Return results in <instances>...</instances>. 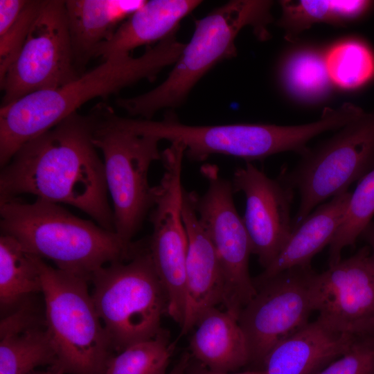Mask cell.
Listing matches in <instances>:
<instances>
[{"label":"cell","instance_id":"obj_1","mask_svg":"<svg viewBox=\"0 0 374 374\" xmlns=\"http://www.w3.org/2000/svg\"><path fill=\"white\" fill-rule=\"evenodd\" d=\"M94 118L71 114L30 140L0 174V200L31 194L71 205L114 231L105 166L93 142Z\"/></svg>","mask_w":374,"mask_h":374},{"label":"cell","instance_id":"obj_2","mask_svg":"<svg viewBox=\"0 0 374 374\" xmlns=\"http://www.w3.org/2000/svg\"><path fill=\"white\" fill-rule=\"evenodd\" d=\"M185 44L176 33L139 57L116 55L55 89L28 94L0 109V166H6L26 143L51 129L87 101L118 92L143 79L154 80L175 64Z\"/></svg>","mask_w":374,"mask_h":374},{"label":"cell","instance_id":"obj_3","mask_svg":"<svg viewBox=\"0 0 374 374\" xmlns=\"http://www.w3.org/2000/svg\"><path fill=\"white\" fill-rule=\"evenodd\" d=\"M1 233L15 238L28 251L52 261L57 269L89 280L109 263L127 261L143 244L122 239L58 204L36 198L0 200Z\"/></svg>","mask_w":374,"mask_h":374},{"label":"cell","instance_id":"obj_4","mask_svg":"<svg viewBox=\"0 0 374 374\" xmlns=\"http://www.w3.org/2000/svg\"><path fill=\"white\" fill-rule=\"evenodd\" d=\"M272 1L234 0L196 20L193 35L166 80L140 96L116 100L132 116L151 120L159 110L180 106L197 82L216 64L237 55L235 39L247 26L260 39L269 36Z\"/></svg>","mask_w":374,"mask_h":374},{"label":"cell","instance_id":"obj_5","mask_svg":"<svg viewBox=\"0 0 374 374\" xmlns=\"http://www.w3.org/2000/svg\"><path fill=\"white\" fill-rule=\"evenodd\" d=\"M45 319L55 374H105L114 351L84 278L39 258Z\"/></svg>","mask_w":374,"mask_h":374},{"label":"cell","instance_id":"obj_6","mask_svg":"<svg viewBox=\"0 0 374 374\" xmlns=\"http://www.w3.org/2000/svg\"><path fill=\"white\" fill-rule=\"evenodd\" d=\"M91 297L114 352L155 337L167 314L168 298L148 240L127 261L114 262L90 278Z\"/></svg>","mask_w":374,"mask_h":374},{"label":"cell","instance_id":"obj_7","mask_svg":"<svg viewBox=\"0 0 374 374\" xmlns=\"http://www.w3.org/2000/svg\"><path fill=\"white\" fill-rule=\"evenodd\" d=\"M91 112L93 142L103 155L114 231L131 242L154 206V186L149 184L148 172L152 162L161 159V141L127 127L106 104H98Z\"/></svg>","mask_w":374,"mask_h":374},{"label":"cell","instance_id":"obj_8","mask_svg":"<svg viewBox=\"0 0 374 374\" xmlns=\"http://www.w3.org/2000/svg\"><path fill=\"white\" fill-rule=\"evenodd\" d=\"M136 130L160 141H179L185 147V157L202 161L213 154H223L247 162L262 160L284 152L301 157L314 137L331 130L330 121L321 117L317 121L299 125L236 123L190 125L180 122L175 115L166 114L161 121L136 120Z\"/></svg>","mask_w":374,"mask_h":374},{"label":"cell","instance_id":"obj_9","mask_svg":"<svg viewBox=\"0 0 374 374\" xmlns=\"http://www.w3.org/2000/svg\"><path fill=\"white\" fill-rule=\"evenodd\" d=\"M279 177L299 190L301 202L292 230L329 197L348 191L374 163V113H364L301 157Z\"/></svg>","mask_w":374,"mask_h":374},{"label":"cell","instance_id":"obj_10","mask_svg":"<svg viewBox=\"0 0 374 374\" xmlns=\"http://www.w3.org/2000/svg\"><path fill=\"white\" fill-rule=\"evenodd\" d=\"M200 172L208 185L203 195L193 191L195 209L215 251L224 285L222 305L238 319L257 292L249 269L251 241L234 204L231 181L215 164L202 165Z\"/></svg>","mask_w":374,"mask_h":374},{"label":"cell","instance_id":"obj_11","mask_svg":"<svg viewBox=\"0 0 374 374\" xmlns=\"http://www.w3.org/2000/svg\"><path fill=\"white\" fill-rule=\"evenodd\" d=\"M315 275L310 265L253 280L256 294L238 319L248 346L250 364L262 369L275 346L310 322V314L315 311Z\"/></svg>","mask_w":374,"mask_h":374},{"label":"cell","instance_id":"obj_12","mask_svg":"<svg viewBox=\"0 0 374 374\" xmlns=\"http://www.w3.org/2000/svg\"><path fill=\"white\" fill-rule=\"evenodd\" d=\"M65 1L45 0L17 59L0 80L2 105L77 79Z\"/></svg>","mask_w":374,"mask_h":374},{"label":"cell","instance_id":"obj_13","mask_svg":"<svg viewBox=\"0 0 374 374\" xmlns=\"http://www.w3.org/2000/svg\"><path fill=\"white\" fill-rule=\"evenodd\" d=\"M185 147L179 142L161 152L164 172L154 186V206L150 212L152 233L148 248L168 301L181 304L186 298L188 237L182 216L181 182Z\"/></svg>","mask_w":374,"mask_h":374},{"label":"cell","instance_id":"obj_14","mask_svg":"<svg viewBox=\"0 0 374 374\" xmlns=\"http://www.w3.org/2000/svg\"><path fill=\"white\" fill-rule=\"evenodd\" d=\"M315 311L330 330L360 335L374 330V257L364 247L314 277Z\"/></svg>","mask_w":374,"mask_h":374},{"label":"cell","instance_id":"obj_15","mask_svg":"<svg viewBox=\"0 0 374 374\" xmlns=\"http://www.w3.org/2000/svg\"><path fill=\"white\" fill-rule=\"evenodd\" d=\"M234 192H242L246 207L242 220L252 253L268 267L280 253L292 232L291 205L294 189L279 177L269 178L250 162L233 173Z\"/></svg>","mask_w":374,"mask_h":374},{"label":"cell","instance_id":"obj_16","mask_svg":"<svg viewBox=\"0 0 374 374\" xmlns=\"http://www.w3.org/2000/svg\"><path fill=\"white\" fill-rule=\"evenodd\" d=\"M182 216L188 237L186 307L181 335L193 330L206 310L222 304L224 285L213 245L194 206L193 191L183 193Z\"/></svg>","mask_w":374,"mask_h":374},{"label":"cell","instance_id":"obj_17","mask_svg":"<svg viewBox=\"0 0 374 374\" xmlns=\"http://www.w3.org/2000/svg\"><path fill=\"white\" fill-rule=\"evenodd\" d=\"M55 362L44 308L34 299L2 317L0 322V374H30Z\"/></svg>","mask_w":374,"mask_h":374},{"label":"cell","instance_id":"obj_18","mask_svg":"<svg viewBox=\"0 0 374 374\" xmlns=\"http://www.w3.org/2000/svg\"><path fill=\"white\" fill-rule=\"evenodd\" d=\"M356 335L332 331L317 319L275 346L262 369L265 374H314L342 355Z\"/></svg>","mask_w":374,"mask_h":374},{"label":"cell","instance_id":"obj_19","mask_svg":"<svg viewBox=\"0 0 374 374\" xmlns=\"http://www.w3.org/2000/svg\"><path fill=\"white\" fill-rule=\"evenodd\" d=\"M199 0H151L129 17L113 36L100 45L94 57L103 60L130 55L137 47L160 42L177 33L181 21L201 3Z\"/></svg>","mask_w":374,"mask_h":374},{"label":"cell","instance_id":"obj_20","mask_svg":"<svg viewBox=\"0 0 374 374\" xmlns=\"http://www.w3.org/2000/svg\"><path fill=\"white\" fill-rule=\"evenodd\" d=\"M144 0L65 1L69 30L76 66L94 57L97 48L145 2Z\"/></svg>","mask_w":374,"mask_h":374},{"label":"cell","instance_id":"obj_21","mask_svg":"<svg viewBox=\"0 0 374 374\" xmlns=\"http://www.w3.org/2000/svg\"><path fill=\"white\" fill-rule=\"evenodd\" d=\"M351 193L333 197L319 205L295 229L273 262L254 281L269 278L284 270L310 266L313 257L330 245L346 213Z\"/></svg>","mask_w":374,"mask_h":374},{"label":"cell","instance_id":"obj_22","mask_svg":"<svg viewBox=\"0 0 374 374\" xmlns=\"http://www.w3.org/2000/svg\"><path fill=\"white\" fill-rule=\"evenodd\" d=\"M190 337V355L209 369L234 371L250 364L244 335L236 318L213 308L197 320Z\"/></svg>","mask_w":374,"mask_h":374},{"label":"cell","instance_id":"obj_23","mask_svg":"<svg viewBox=\"0 0 374 374\" xmlns=\"http://www.w3.org/2000/svg\"><path fill=\"white\" fill-rule=\"evenodd\" d=\"M39 257L15 238L0 235V309L3 317L42 292Z\"/></svg>","mask_w":374,"mask_h":374},{"label":"cell","instance_id":"obj_24","mask_svg":"<svg viewBox=\"0 0 374 374\" xmlns=\"http://www.w3.org/2000/svg\"><path fill=\"white\" fill-rule=\"evenodd\" d=\"M278 25L285 37L293 40L302 31L316 23L344 24L357 19L371 8L373 2L364 0L281 1Z\"/></svg>","mask_w":374,"mask_h":374},{"label":"cell","instance_id":"obj_25","mask_svg":"<svg viewBox=\"0 0 374 374\" xmlns=\"http://www.w3.org/2000/svg\"><path fill=\"white\" fill-rule=\"evenodd\" d=\"M284 88L303 101H316L326 96L332 84L324 54L312 48H301L290 53L280 67Z\"/></svg>","mask_w":374,"mask_h":374},{"label":"cell","instance_id":"obj_26","mask_svg":"<svg viewBox=\"0 0 374 374\" xmlns=\"http://www.w3.org/2000/svg\"><path fill=\"white\" fill-rule=\"evenodd\" d=\"M330 82L344 89L359 88L374 78V53L358 39H347L324 53Z\"/></svg>","mask_w":374,"mask_h":374},{"label":"cell","instance_id":"obj_27","mask_svg":"<svg viewBox=\"0 0 374 374\" xmlns=\"http://www.w3.org/2000/svg\"><path fill=\"white\" fill-rule=\"evenodd\" d=\"M374 215V168L351 193L343 220L329 245V267L341 260V251L353 245L371 222Z\"/></svg>","mask_w":374,"mask_h":374},{"label":"cell","instance_id":"obj_28","mask_svg":"<svg viewBox=\"0 0 374 374\" xmlns=\"http://www.w3.org/2000/svg\"><path fill=\"white\" fill-rule=\"evenodd\" d=\"M174 349L168 334L162 329L155 337L113 355L105 374H166Z\"/></svg>","mask_w":374,"mask_h":374},{"label":"cell","instance_id":"obj_29","mask_svg":"<svg viewBox=\"0 0 374 374\" xmlns=\"http://www.w3.org/2000/svg\"><path fill=\"white\" fill-rule=\"evenodd\" d=\"M42 3L43 1H28L17 19L0 35V80L20 54Z\"/></svg>","mask_w":374,"mask_h":374},{"label":"cell","instance_id":"obj_30","mask_svg":"<svg viewBox=\"0 0 374 374\" xmlns=\"http://www.w3.org/2000/svg\"><path fill=\"white\" fill-rule=\"evenodd\" d=\"M314 374H374V330L356 335L342 355Z\"/></svg>","mask_w":374,"mask_h":374},{"label":"cell","instance_id":"obj_31","mask_svg":"<svg viewBox=\"0 0 374 374\" xmlns=\"http://www.w3.org/2000/svg\"><path fill=\"white\" fill-rule=\"evenodd\" d=\"M28 1H0V35L5 33L17 19Z\"/></svg>","mask_w":374,"mask_h":374},{"label":"cell","instance_id":"obj_32","mask_svg":"<svg viewBox=\"0 0 374 374\" xmlns=\"http://www.w3.org/2000/svg\"><path fill=\"white\" fill-rule=\"evenodd\" d=\"M184 374H265V373L262 369L251 370L241 373H224L216 371L209 369L195 359L192 361L191 357Z\"/></svg>","mask_w":374,"mask_h":374},{"label":"cell","instance_id":"obj_33","mask_svg":"<svg viewBox=\"0 0 374 374\" xmlns=\"http://www.w3.org/2000/svg\"><path fill=\"white\" fill-rule=\"evenodd\" d=\"M191 357L190 353H184L178 362L166 374H184Z\"/></svg>","mask_w":374,"mask_h":374},{"label":"cell","instance_id":"obj_34","mask_svg":"<svg viewBox=\"0 0 374 374\" xmlns=\"http://www.w3.org/2000/svg\"><path fill=\"white\" fill-rule=\"evenodd\" d=\"M361 235L370 245L372 256L374 257V222H371Z\"/></svg>","mask_w":374,"mask_h":374},{"label":"cell","instance_id":"obj_35","mask_svg":"<svg viewBox=\"0 0 374 374\" xmlns=\"http://www.w3.org/2000/svg\"><path fill=\"white\" fill-rule=\"evenodd\" d=\"M34 374H55V373L49 368V370L48 371L37 372V373H34Z\"/></svg>","mask_w":374,"mask_h":374}]
</instances>
